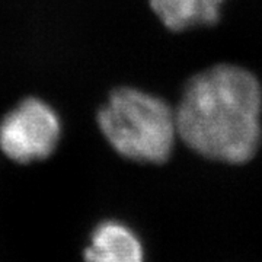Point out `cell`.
<instances>
[{
	"label": "cell",
	"mask_w": 262,
	"mask_h": 262,
	"mask_svg": "<svg viewBox=\"0 0 262 262\" xmlns=\"http://www.w3.org/2000/svg\"><path fill=\"white\" fill-rule=\"evenodd\" d=\"M61 137L58 114L39 98H27L0 121V149L16 163L50 158Z\"/></svg>",
	"instance_id": "obj_3"
},
{
	"label": "cell",
	"mask_w": 262,
	"mask_h": 262,
	"mask_svg": "<svg viewBox=\"0 0 262 262\" xmlns=\"http://www.w3.org/2000/svg\"><path fill=\"white\" fill-rule=\"evenodd\" d=\"M83 258L84 262H144V248L130 226L105 220L94 229Z\"/></svg>",
	"instance_id": "obj_4"
},
{
	"label": "cell",
	"mask_w": 262,
	"mask_h": 262,
	"mask_svg": "<svg viewBox=\"0 0 262 262\" xmlns=\"http://www.w3.org/2000/svg\"><path fill=\"white\" fill-rule=\"evenodd\" d=\"M262 89L244 67L217 64L195 75L184 89L178 136L207 159L245 163L261 141Z\"/></svg>",
	"instance_id": "obj_1"
},
{
	"label": "cell",
	"mask_w": 262,
	"mask_h": 262,
	"mask_svg": "<svg viewBox=\"0 0 262 262\" xmlns=\"http://www.w3.org/2000/svg\"><path fill=\"white\" fill-rule=\"evenodd\" d=\"M103 137L121 156L141 163L169 159L178 136L177 115L159 96L120 88L98 113Z\"/></svg>",
	"instance_id": "obj_2"
},
{
	"label": "cell",
	"mask_w": 262,
	"mask_h": 262,
	"mask_svg": "<svg viewBox=\"0 0 262 262\" xmlns=\"http://www.w3.org/2000/svg\"><path fill=\"white\" fill-rule=\"evenodd\" d=\"M225 0H150V8L170 31L213 25Z\"/></svg>",
	"instance_id": "obj_5"
}]
</instances>
